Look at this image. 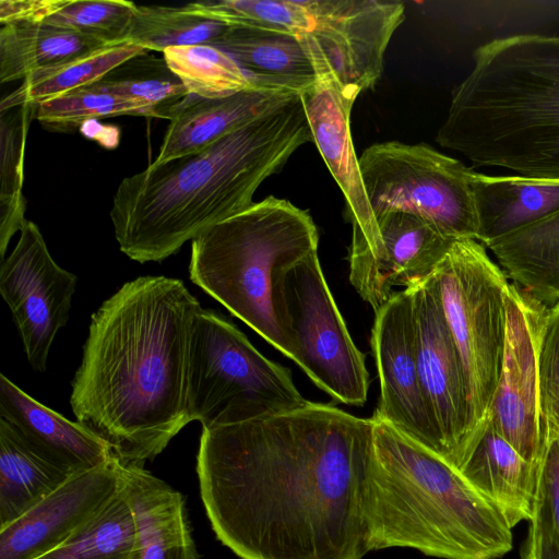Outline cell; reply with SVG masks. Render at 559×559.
Here are the masks:
<instances>
[{
    "instance_id": "cell-1",
    "label": "cell",
    "mask_w": 559,
    "mask_h": 559,
    "mask_svg": "<svg viewBox=\"0 0 559 559\" xmlns=\"http://www.w3.org/2000/svg\"><path fill=\"white\" fill-rule=\"evenodd\" d=\"M373 426L309 402L202 428L197 475L216 538L241 559H362Z\"/></svg>"
},
{
    "instance_id": "cell-2",
    "label": "cell",
    "mask_w": 559,
    "mask_h": 559,
    "mask_svg": "<svg viewBox=\"0 0 559 559\" xmlns=\"http://www.w3.org/2000/svg\"><path fill=\"white\" fill-rule=\"evenodd\" d=\"M200 307L182 281L148 275L92 314L70 404L123 464L152 461L190 423L187 349Z\"/></svg>"
},
{
    "instance_id": "cell-3",
    "label": "cell",
    "mask_w": 559,
    "mask_h": 559,
    "mask_svg": "<svg viewBox=\"0 0 559 559\" xmlns=\"http://www.w3.org/2000/svg\"><path fill=\"white\" fill-rule=\"evenodd\" d=\"M313 142L300 94L199 152L126 177L110 219L121 252L160 262L217 223L248 209L259 186Z\"/></svg>"
},
{
    "instance_id": "cell-4",
    "label": "cell",
    "mask_w": 559,
    "mask_h": 559,
    "mask_svg": "<svg viewBox=\"0 0 559 559\" xmlns=\"http://www.w3.org/2000/svg\"><path fill=\"white\" fill-rule=\"evenodd\" d=\"M436 141L475 166L559 179V36L518 34L473 55Z\"/></svg>"
},
{
    "instance_id": "cell-5",
    "label": "cell",
    "mask_w": 559,
    "mask_h": 559,
    "mask_svg": "<svg viewBox=\"0 0 559 559\" xmlns=\"http://www.w3.org/2000/svg\"><path fill=\"white\" fill-rule=\"evenodd\" d=\"M373 419L366 512L371 550L412 548L441 559H499L512 530L439 455Z\"/></svg>"
},
{
    "instance_id": "cell-6",
    "label": "cell",
    "mask_w": 559,
    "mask_h": 559,
    "mask_svg": "<svg viewBox=\"0 0 559 559\" xmlns=\"http://www.w3.org/2000/svg\"><path fill=\"white\" fill-rule=\"evenodd\" d=\"M308 211L270 195L192 241L190 280L288 357L272 306L275 273L318 252Z\"/></svg>"
},
{
    "instance_id": "cell-7",
    "label": "cell",
    "mask_w": 559,
    "mask_h": 559,
    "mask_svg": "<svg viewBox=\"0 0 559 559\" xmlns=\"http://www.w3.org/2000/svg\"><path fill=\"white\" fill-rule=\"evenodd\" d=\"M189 12L231 26L285 33L308 49L318 73L330 71L359 93L381 78L389 43L405 7L378 0H204Z\"/></svg>"
},
{
    "instance_id": "cell-8",
    "label": "cell",
    "mask_w": 559,
    "mask_h": 559,
    "mask_svg": "<svg viewBox=\"0 0 559 559\" xmlns=\"http://www.w3.org/2000/svg\"><path fill=\"white\" fill-rule=\"evenodd\" d=\"M290 370L264 357L221 313L199 308L187 349L186 407L202 428L240 424L306 406Z\"/></svg>"
},
{
    "instance_id": "cell-9",
    "label": "cell",
    "mask_w": 559,
    "mask_h": 559,
    "mask_svg": "<svg viewBox=\"0 0 559 559\" xmlns=\"http://www.w3.org/2000/svg\"><path fill=\"white\" fill-rule=\"evenodd\" d=\"M431 278L464 369L479 440L503 358L510 282L486 246L475 239L454 241Z\"/></svg>"
},
{
    "instance_id": "cell-10",
    "label": "cell",
    "mask_w": 559,
    "mask_h": 559,
    "mask_svg": "<svg viewBox=\"0 0 559 559\" xmlns=\"http://www.w3.org/2000/svg\"><path fill=\"white\" fill-rule=\"evenodd\" d=\"M272 306L288 357L335 401L364 405L369 389L365 355L348 333L318 252L276 271Z\"/></svg>"
},
{
    "instance_id": "cell-11",
    "label": "cell",
    "mask_w": 559,
    "mask_h": 559,
    "mask_svg": "<svg viewBox=\"0 0 559 559\" xmlns=\"http://www.w3.org/2000/svg\"><path fill=\"white\" fill-rule=\"evenodd\" d=\"M374 217L390 211L413 213L453 239L479 241L472 186L474 169L426 143H376L359 157Z\"/></svg>"
},
{
    "instance_id": "cell-12",
    "label": "cell",
    "mask_w": 559,
    "mask_h": 559,
    "mask_svg": "<svg viewBox=\"0 0 559 559\" xmlns=\"http://www.w3.org/2000/svg\"><path fill=\"white\" fill-rule=\"evenodd\" d=\"M500 374L488 425L526 461L539 464L548 436L539 393L538 356L547 307L510 283Z\"/></svg>"
},
{
    "instance_id": "cell-13",
    "label": "cell",
    "mask_w": 559,
    "mask_h": 559,
    "mask_svg": "<svg viewBox=\"0 0 559 559\" xmlns=\"http://www.w3.org/2000/svg\"><path fill=\"white\" fill-rule=\"evenodd\" d=\"M413 299L416 358L440 457L460 471L478 442L464 369L431 275L407 287Z\"/></svg>"
},
{
    "instance_id": "cell-14",
    "label": "cell",
    "mask_w": 559,
    "mask_h": 559,
    "mask_svg": "<svg viewBox=\"0 0 559 559\" xmlns=\"http://www.w3.org/2000/svg\"><path fill=\"white\" fill-rule=\"evenodd\" d=\"M20 233L16 246L1 261L0 293L27 361L44 372L52 342L69 320L78 277L55 262L35 223L27 221Z\"/></svg>"
},
{
    "instance_id": "cell-15",
    "label": "cell",
    "mask_w": 559,
    "mask_h": 559,
    "mask_svg": "<svg viewBox=\"0 0 559 559\" xmlns=\"http://www.w3.org/2000/svg\"><path fill=\"white\" fill-rule=\"evenodd\" d=\"M359 94L342 86L330 71L319 74L317 83L300 94L313 143L345 199L346 218L352 224L349 280L360 274L380 249V234L349 127Z\"/></svg>"
},
{
    "instance_id": "cell-16",
    "label": "cell",
    "mask_w": 559,
    "mask_h": 559,
    "mask_svg": "<svg viewBox=\"0 0 559 559\" xmlns=\"http://www.w3.org/2000/svg\"><path fill=\"white\" fill-rule=\"evenodd\" d=\"M371 346L380 382L373 417L440 456L419 379L409 288L395 292L376 311Z\"/></svg>"
},
{
    "instance_id": "cell-17",
    "label": "cell",
    "mask_w": 559,
    "mask_h": 559,
    "mask_svg": "<svg viewBox=\"0 0 559 559\" xmlns=\"http://www.w3.org/2000/svg\"><path fill=\"white\" fill-rule=\"evenodd\" d=\"M122 463L115 456L73 474L19 519L0 528V559H37L63 544L117 492Z\"/></svg>"
},
{
    "instance_id": "cell-18",
    "label": "cell",
    "mask_w": 559,
    "mask_h": 559,
    "mask_svg": "<svg viewBox=\"0 0 559 559\" xmlns=\"http://www.w3.org/2000/svg\"><path fill=\"white\" fill-rule=\"evenodd\" d=\"M376 222L379 252L360 274L349 280L374 312L395 293L394 287L407 288L429 277L456 241L408 212L381 213Z\"/></svg>"
},
{
    "instance_id": "cell-19",
    "label": "cell",
    "mask_w": 559,
    "mask_h": 559,
    "mask_svg": "<svg viewBox=\"0 0 559 559\" xmlns=\"http://www.w3.org/2000/svg\"><path fill=\"white\" fill-rule=\"evenodd\" d=\"M0 418L36 453L69 475L97 467L114 456L108 443L90 428L43 405L4 374L0 377Z\"/></svg>"
},
{
    "instance_id": "cell-20",
    "label": "cell",
    "mask_w": 559,
    "mask_h": 559,
    "mask_svg": "<svg viewBox=\"0 0 559 559\" xmlns=\"http://www.w3.org/2000/svg\"><path fill=\"white\" fill-rule=\"evenodd\" d=\"M296 93L285 88H257L226 97L189 94L173 111L154 164L201 151L221 138L282 106Z\"/></svg>"
},
{
    "instance_id": "cell-21",
    "label": "cell",
    "mask_w": 559,
    "mask_h": 559,
    "mask_svg": "<svg viewBox=\"0 0 559 559\" xmlns=\"http://www.w3.org/2000/svg\"><path fill=\"white\" fill-rule=\"evenodd\" d=\"M122 476L135 520V559H198L181 492L143 465L123 464Z\"/></svg>"
},
{
    "instance_id": "cell-22",
    "label": "cell",
    "mask_w": 559,
    "mask_h": 559,
    "mask_svg": "<svg viewBox=\"0 0 559 559\" xmlns=\"http://www.w3.org/2000/svg\"><path fill=\"white\" fill-rule=\"evenodd\" d=\"M537 471L538 464L522 457L488 424L460 468L466 480L498 510L511 530L531 518Z\"/></svg>"
},
{
    "instance_id": "cell-23",
    "label": "cell",
    "mask_w": 559,
    "mask_h": 559,
    "mask_svg": "<svg viewBox=\"0 0 559 559\" xmlns=\"http://www.w3.org/2000/svg\"><path fill=\"white\" fill-rule=\"evenodd\" d=\"M472 186L481 243L559 211V179L474 170Z\"/></svg>"
},
{
    "instance_id": "cell-24",
    "label": "cell",
    "mask_w": 559,
    "mask_h": 559,
    "mask_svg": "<svg viewBox=\"0 0 559 559\" xmlns=\"http://www.w3.org/2000/svg\"><path fill=\"white\" fill-rule=\"evenodd\" d=\"M484 245L510 283L547 308L559 302V211Z\"/></svg>"
},
{
    "instance_id": "cell-25",
    "label": "cell",
    "mask_w": 559,
    "mask_h": 559,
    "mask_svg": "<svg viewBox=\"0 0 559 559\" xmlns=\"http://www.w3.org/2000/svg\"><path fill=\"white\" fill-rule=\"evenodd\" d=\"M214 46L263 82L301 94L318 81V70L301 41L289 34L229 26Z\"/></svg>"
},
{
    "instance_id": "cell-26",
    "label": "cell",
    "mask_w": 559,
    "mask_h": 559,
    "mask_svg": "<svg viewBox=\"0 0 559 559\" xmlns=\"http://www.w3.org/2000/svg\"><path fill=\"white\" fill-rule=\"evenodd\" d=\"M111 45L46 22H13L0 28V82L68 62Z\"/></svg>"
},
{
    "instance_id": "cell-27",
    "label": "cell",
    "mask_w": 559,
    "mask_h": 559,
    "mask_svg": "<svg viewBox=\"0 0 559 559\" xmlns=\"http://www.w3.org/2000/svg\"><path fill=\"white\" fill-rule=\"evenodd\" d=\"M69 476L36 453L0 418V528L19 519Z\"/></svg>"
},
{
    "instance_id": "cell-28",
    "label": "cell",
    "mask_w": 559,
    "mask_h": 559,
    "mask_svg": "<svg viewBox=\"0 0 559 559\" xmlns=\"http://www.w3.org/2000/svg\"><path fill=\"white\" fill-rule=\"evenodd\" d=\"M146 52V49L126 41L35 71L1 100L0 110L22 105L37 106L47 99L94 84L127 61L145 56Z\"/></svg>"
},
{
    "instance_id": "cell-29",
    "label": "cell",
    "mask_w": 559,
    "mask_h": 559,
    "mask_svg": "<svg viewBox=\"0 0 559 559\" xmlns=\"http://www.w3.org/2000/svg\"><path fill=\"white\" fill-rule=\"evenodd\" d=\"M135 520L122 476L117 492L93 518L37 559H135Z\"/></svg>"
},
{
    "instance_id": "cell-30",
    "label": "cell",
    "mask_w": 559,
    "mask_h": 559,
    "mask_svg": "<svg viewBox=\"0 0 559 559\" xmlns=\"http://www.w3.org/2000/svg\"><path fill=\"white\" fill-rule=\"evenodd\" d=\"M163 56L168 69L198 97L218 98L257 88H282L249 74L228 53L211 45L169 47Z\"/></svg>"
},
{
    "instance_id": "cell-31",
    "label": "cell",
    "mask_w": 559,
    "mask_h": 559,
    "mask_svg": "<svg viewBox=\"0 0 559 559\" xmlns=\"http://www.w3.org/2000/svg\"><path fill=\"white\" fill-rule=\"evenodd\" d=\"M36 117L35 105L0 110V258L4 260L12 236L23 228L26 201L22 193L28 128Z\"/></svg>"
},
{
    "instance_id": "cell-32",
    "label": "cell",
    "mask_w": 559,
    "mask_h": 559,
    "mask_svg": "<svg viewBox=\"0 0 559 559\" xmlns=\"http://www.w3.org/2000/svg\"><path fill=\"white\" fill-rule=\"evenodd\" d=\"M230 25L189 12L185 5H135L128 41L164 52L169 47L212 45Z\"/></svg>"
},
{
    "instance_id": "cell-33",
    "label": "cell",
    "mask_w": 559,
    "mask_h": 559,
    "mask_svg": "<svg viewBox=\"0 0 559 559\" xmlns=\"http://www.w3.org/2000/svg\"><path fill=\"white\" fill-rule=\"evenodd\" d=\"M116 116L151 117L141 104L96 82L38 104L35 118L47 130L74 132L87 121Z\"/></svg>"
},
{
    "instance_id": "cell-34",
    "label": "cell",
    "mask_w": 559,
    "mask_h": 559,
    "mask_svg": "<svg viewBox=\"0 0 559 559\" xmlns=\"http://www.w3.org/2000/svg\"><path fill=\"white\" fill-rule=\"evenodd\" d=\"M524 555L549 550L559 555V439L548 432L538 464L533 510Z\"/></svg>"
},
{
    "instance_id": "cell-35",
    "label": "cell",
    "mask_w": 559,
    "mask_h": 559,
    "mask_svg": "<svg viewBox=\"0 0 559 559\" xmlns=\"http://www.w3.org/2000/svg\"><path fill=\"white\" fill-rule=\"evenodd\" d=\"M135 5L124 0H70L44 22L117 45L128 41Z\"/></svg>"
},
{
    "instance_id": "cell-36",
    "label": "cell",
    "mask_w": 559,
    "mask_h": 559,
    "mask_svg": "<svg viewBox=\"0 0 559 559\" xmlns=\"http://www.w3.org/2000/svg\"><path fill=\"white\" fill-rule=\"evenodd\" d=\"M98 83L111 93L141 104L151 117L168 120L174 109L190 94L166 63L157 71L120 79L104 78Z\"/></svg>"
},
{
    "instance_id": "cell-37",
    "label": "cell",
    "mask_w": 559,
    "mask_h": 559,
    "mask_svg": "<svg viewBox=\"0 0 559 559\" xmlns=\"http://www.w3.org/2000/svg\"><path fill=\"white\" fill-rule=\"evenodd\" d=\"M540 405L547 429L559 435V302L548 309L539 356Z\"/></svg>"
},
{
    "instance_id": "cell-38",
    "label": "cell",
    "mask_w": 559,
    "mask_h": 559,
    "mask_svg": "<svg viewBox=\"0 0 559 559\" xmlns=\"http://www.w3.org/2000/svg\"><path fill=\"white\" fill-rule=\"evenodd\" d=\"M70 0H1L0 23L44 22Z\"/></svg>"
},
{
    "instance_id": "cell-39",
    "label": "cell",
    "mask_w": 559,
    "mask_h": 559,
    "mask_svg": "<svg viewBox=\"0 0 559 559\" xmlns=\"http://www.w3.org/2000/svg\"><path fill=\"white\" fill-rule=\"evenodd\" d=\"M80 131L91 139L98 141L103 146L115 147L119 139V130L112 126H100L96 120L85 122Z\"/></svg>"
},
{
    "instance_id": "cell-40",
    "label": "cell",
    "mask_w": 559,
    "mask_h": 559,
    "mask_svg": "<svg viewBox=\"0 0 559 559\" xmlns=\"http://www.w3.org/2000/svg\"><path fill=\"white\" fill-rule=\"evenodd\" d=\"M523 559H559V555L549 550H537L535 552L524 555Z\"/></svg>"
},
{
    "instance_id": "cell-41",
    "label": "cell",
    "mask_w": 559,
    "mask_h": 559,
    "mask_svg": "<svg viewBox=\"0 0 559 559\" xmlns=\"http://www.w3.org/2000/svg\"><path fill=\"white\" fill-rule=\"evenodd\" d=\"M555 435H556V433H555ZM556 436H557V437H558V439H559V435H556Z\"/></svg>"
}]
</instances>
